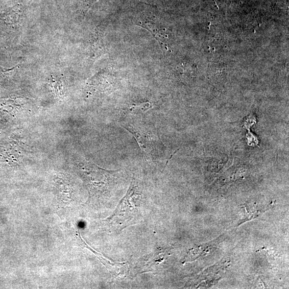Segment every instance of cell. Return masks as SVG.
<instances>
[{"label":"cell","instance_id":"obj_5","mask_svg":"<svg viewBox=\"0 0 289 289\" xmlns=\"http://www.w3.org/2000/svg\"><path fill=\"white\" fill-rule=\"evenodd\" d=\"M150 108H151V105L148 102L134 104L130 108L129 112L133 114L144 113L147 111V110Z\"/></svg>","mask_w":289,"mask_h":289},{"label":"cell","instance_id":"obj_2","mask_svg":"<svg viewBox=\"0 0 289 289\" xmlns=\"http://www.w3.org/2000/svg\"><path fill=\"white\" fill-rule=\"evenodd\" d=\"M142 198L141 188L136 181H133L117 209L107 219L109 224L118 230H122L131 225L137 215L138 207Z\"/></svg>","mask_w":289,"mask_h":289},{"label":"cell","instance_id":"obj_4","mask_svg":"<svg viewBox=\"0 0 289 289\" xmlns=\"http://www.w3.org/2000/svg\"><path fill=\"white\" fill-rule=\"evenodd\" d=\"M141 26L146 28L149 32H151L153 37L157 39L159 43L161 48L166 51L169 50L167 47V44L164 42V39L167 38L168 36L164 34V32L159 27V26L156 23L148 21L143 20L138 22V24Z\"/></svg>","mask_w":289,"mask_h":289},{"label":"cell","instance_id":"obj_3","mask_svg":"<svg viewBox=\"0 0 289 289\" xmlns=\"http://www.w3.org/2000/svg\"><path fill=\"white\" fill-rule=\"evenodd\" d=\"M105 52V45L102 32L96 30L92 33L90 38L89 56L95 60L102 56Z\"/></svg>","mask_w":289,"mask_h":289},{"label":"cell","instance_id":"obj_1","mask_svg":"<svg viewBox=\"0 0 289 289\" xmlns=\"http://www.w3.org/2000/svg\"><path fill=\"white\" fill-rule=\"evenodd\" d=\"M123 127L134 136L140 145L144 158L153 160L159 159L163 149L157 129L143 121H127Z\"/></svg>","mask_w":289,"mask_h":289}]
</instances>
